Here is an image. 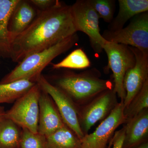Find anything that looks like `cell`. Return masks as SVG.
I'll list each match as a JSON object with an SVG mask.
<instances>
[{
  "label": "cell",
  "instance_id": "cell-14",
  "mask_svg": "<svg viewBox=\"0 0 148 148\" xmlns=\"http://www.w3.org/2000/svg\"><path fill=\"white\" fill-rule=\"evenodd\" d=\"M123 148H132L147 142L148 135V109L126 121Z\"/></svg>",
  "mask_w": 148,
  "mask_h": 148
},
{
  "label": "cell",
  "instance_id": "cell-7",
  "mask_svg": "<svg viewBox=\"0 0 148 148\" xmlns=\"http://www.w3.org/2000/svg\"><path fill=\"white\" fill-rule=\"evenodd\" d=\"M107 41L137 48L148 55V12L134 16L129 24L116 32L105 30L102 35Z\"/></svg>",
  "mask_w": 148,
  "mask_h": 148
},
{
  "label": "cell",
  "instance_id": "cell-15",
  "mask_svg": "<svg viewBox=\"0 0 148 148\" xmlns=\"http://www.w3.org/2000/svg\"><path fill=\"white\" fill-rule=\"evenodd\" d=\"M118 3V13L109 24L107 32L119 31L130 19L148 10V0H119Z\"/></svg>",
  "mask_w": 148,
  "mask_h": 148
},
{
  "label": "cell",
  "instance_id": "cell-12",
  "mask_svg": "<svg viewBox=\"0 0 148 148\" xmlns=\"http://www.w3.org/2000/svg\"><path fill=\"white\" fill-rule=\"evenodd\" d=\"M51 101L50 96L42 89L39 101L38 132L46 137L65 125Z\"/></svg>",
  "mask_w": 148,
  "mask_h": 148
},
{
  "label": "cell",
  "instance_id": "cell-22",
  "mask_svg": "<svg viewBox=\"0 0 148 148\" xmlns=\"http://www.w3.org/2000/svg\"><path fill=\"white\" fill-rule=\"evenodd\" d=\"M93 8L99 18L105 22L110 23L114 18L115 10L116 1L114 0H90Z\"/></svg>",
  "mask_w": 148,
  "mask_h": 148
},
{
  "label": "cell",
  "instance_id": "cell-27",
  "mask_svg": "<svg viewBox=\"0 0 148 148\" xmlns=\"http://www.w3.org/2000/svg\"><path fill=\"white\" fill-rule=\"evenodd\" d=\"M132 148H148V142H145V143H142L139 145Z\"/></svg>",
  "mask_w": 148,
  "mask_h": 148
},
{
  "label": "cell",
  "instance_id": "cell-26",
  "mask_svg": "<svg viewBox=\"0 0 148 148\" xmlns=\"http://www.w3.org/2000/svg\"><path fill=\"white\" fill-rule=\"evenodd\" d=\"M5 114L4 108L0 106V123L5 118Z\"/></svg>",
  "mask_w": 148,
  "mask_h": 148
},
{
  "label": "cell",
  "instance_id": "cell-5",
  "mask_svg": "<svg viewBox=\"0 0 148 148\" xmlns=\"http://www.w3.org/2000/svg\"><path fill=\"white\" fill-rule=\"evenodd\" d=\"M71 10L77 32H83L88 36L92 49L98 56L103 51L107 41L100 34V18L90 0H77L71 5Z\"/></svg>",
  "mask_w": 148,
  "mask_h": 148
},
{
  "label": "cell",
  "instance_id": "cell-25",
  "mask_svg": "<svg viewBox=\"0 0 148 148\" xmlns=\"http://www.w3.org/2000/svg\"><path fill=\"white\" fill-rule=\"evenodd\" d=\"M125 137L124 126L121 129L115 131L112 139V148H123Z\"/></svg>",
  "mask_w": 148,
  "mask_h": 148
},
{
  "label": "cell",
  "instance_id": "cell-6",
  "mask_svg": "<svg viewBox=\"0 0 148 148\" xmlns=\"http://www.w3.org/2000/svg\"><path fill=\"white\" fill-rule=\"evenodd\" d=\"M103 50L108 57L107 68L113 73L114 90L123 102L126 96L123 79L126 72L135 66V54L130 46L107 41L103 46Z\"/></svg>",
  "mask_w": 148,
  "mask_h": 148
},
{
  "label": "cell",
  "instance_id": "cell-11",
  "mask_svg": "<svg viewBox=\"0 0 148 148\" xmlns=\"http://www.w3.org/2000/svg\"><path fill=\"white\" fill-rule=\"evenodd\" d=\"M135 54L136 63L125 74L123 86L126 96L123 101L124 109L140 92L148 80V55H145L137 48L131 47Z\"/></svg>",
  "mask_w": 148,
  "mask_h": 148
},
{
  "label": "cell",
  "instance_id": "cell-3",
  "mask_svg": "<svg viewBox=\"0 0 148 148\" xmlns=\"http://www.w3.org/2000/svg\"><path fill=\"white\" fill-rule=\"evenodd\" d=\"M79 41L77 33L49 48L27 56L1 79L0 84H7L21 80L37 83L45 68L53 59L70 50Z\"/></svg>",
  "mask_w": 148,
  "mask_h": 148
},
{
  "label": "cell",
  "instance_id": "cell-18",
  "mask_svg": "<svg viewBox=\"0 0 148 148\" xmlns=\"http://www.w3.org/2000/svg\"><path fill=\"white\" fill-rule=\"evenodd\" d=\"M36 83L21 80L7 84H0V104L15 102Z\"/></svg>",
  "mask_w": 148,
  "mask_h": 148
},
{
  "label": "cell",
  "instance_id": "cell-13",
  "mask_svg": "<svg viewBox=\"0 0 148 148\" xmlns=\"http://www.w3.org/2000/svg\"><path fill=\"white\" fill-rule=\"evenodd\" d=\"M38 10L29 1L19 0L9 20L8 32L12 41L29 27L36 18Z\"/></svg>",
  "mask_w": 148,
  "mask_h": 148
},
{
  "label": "cell",
  "instance_id": "cell-10",
  "mask_svg": "<svg viewBox=\"0 0 148 148\" xmlns=\"http://www.w3.org/2000/svg\"><path fill=\"white\" fill-rule=\"evenodd\" d=\"M124 112L123 101H121L94 132L86 134L81 139L80 148H107L116 130L126 122Z\"/></svg>",
  "mask_w": 148,
  "mask_h": 148
},
{
  "label": "cell",
  "instance_id": "cell-19",
  "mask_svg": "<svg viewBox=\"0 0 148 148\" xmlns=\"http://www.w3.org/2000/svg\"><path fill=\"white\" fill-rule=\"evenodd\" d=\"M15 123L5 118L0 123V148H19L21 131Z\"/></svg>",
  "mask_w": 148,
  "mask_h": 148
},
{
  "label": "cell",
  "instance_id": "cell-16",
  "mask_svg": "<svg viewBox=\"0 0 148 148\" xmlns=\"http://www.w3.org/2000/svg\"><path fill=\"white\" fill-rule=\"evenodd\" d=\"M19 0H0V58H10V41L8 29L11 14Z\"/></svg>",
  "mask_w": 148,
  "mask_h": 148
},
{
  "label": "cell",
  "instance_id": "cell-17",
  "mask_svg": "<svg viewBox=\"0 0 148 148\" xmlns=\"http://www.w3.org/2000/svg\"><path fill=\"white\" fill-rule=\"evenodd\" d=\"M81 140L66 125L46 137L45 148H80Z\"/></svg>",
  "mask_w": 148,
  "mask_h": 148
},
{
  "label": "cell",
  "instance_id": "cell-20",
  "mask_svg": "<svg viewBox=\"0 0 148 148\" xmlns=\"http://www.w3.org/2000/svg\"><path fill=\"white\" fill-rule=\"evenodd\" d=\"M91 63L82 49H77L70 53L63 60L57 64H52L54 69H84L90 67Z\"/></svg>",
  "mask_w": 148,
  "mask_h": 148
},
{
  "label": "cell",
  "instance_id": "cell-2",
  "mask_svg": "<svg viewBox=\"0 0 148 148\" xmlns=\"http://www.w3.org/2000/svg\"><path fill=\"white\" fill-rule=\"evenodd\" d=\"M101 72L96 68L79 73L66 72L57 77L54 86L73 101L88 103L101 92L113 88L110 81L101 79Z\"/></svg>",
  "mask_w": 148,
  "mask_h": 148
},
{
  "label": "cell",
  "instance_id": "cell-21",
  "mask_svg": "<svg viewBox=\"0 0 148 148\" xmlns=\"http://www.w3.org/2000/svg\"><path fill=\"white\" fill-rule=\"evenodd\" d=\"M147 109H148V80L145 83L140 92L132 99L127 108L124 109V113L126 121Z\"/></svg>",
  "mask_w": 148,
  "mask_h": 148
},
{
  "label": "cell",
  "instance_id": "cell-8",
  "mask_svg": "<svg viewBox=\"0 0 148 148\" xmlns=\"http://www.w3.org/2000/svg\"><path fill=\"white\" fill-rule=\"evenodd\" d=\"M118 103L113 88L101 92L78 111L80 126L84 135L97 122L105 119Z\"/></svg>",
  "mask_w": 148,
  "mask_h": 148
},
{
  "label": "cell",
  "instance_id": "cell-23",
  "mask_svg": "<svg viewBox=\"0 0 148 148\" xmlns=\"http://www.w3.org/2000/svg\"><path fill=\"white\" fill-rule=\"evenodd\" d=\"M46 137L22 128L19 148H45Z\"/></svg>",
  "mask_w": 148,
  "mask_h": 148
},
{
  "label": "cell",
  "instance_id": "cell-4",
  "mask_svg": "<svg viewBox=\"0 0 148 148\" xmlns=\"http://www.w3.org/2000/svg\"><path fill=\"white\" fill-rule=\"evenodd\" d=\"M41 90L36 83L15 101L11 108L5 112V118L12 121L21 128H26L34 133L38 132L39 101Z\"/></svg>",
  "mask_w": 148,
  "mask_h": 148
},
{
  "label": "cell",
  "instance_id": "cell-24",
  "mask_svg": "<svg viewBox=\"0 0 148 148\" xmlns=\"http://www.w3.org/2000/svg\"><path fill=\"white\" fill-rule=\"evenodd\" d=\"M29 1L38 10L40 11L51 7L56 2V0H31Z\"/></svg>",
  "mask_w": 148,
  "mask_h": 148
},
{
  "label": "cell",
  "instance_id": "cell-1",
  "mask_svg": "<svg viewBox=\"0 0 148 148\" xmlns=\"http://www.w3.org/2000/svg\"><path fill=\"white\" fill-rule=\"evenodd\" d=\"M38 11L25 31L10 44V58L20 63L27 56L49 48L77 33L71 5L56 0L51 7Z\"/></svg>",
  "mask_w": 148,
  "mask_h": 148
},
{
  "label": "cell",
  "instance_id": "cell-9",
  "mask_svg": "<svg viewBox=\"0 0 148 148\" xmlns=\"http://www.w3.org/2000/svg\"><path fill=\"white\" fill-rule=\"evenodd\" d=\"M41 88L54 101L64 124L82 139L84 134L81 128L78 119V110L74 101L64 92L41 75L37 82Z\"/></svg>",
  "mask_w": 148,
  "mask_h": 148
}]
</instances>
